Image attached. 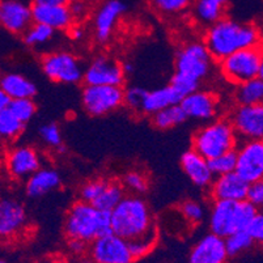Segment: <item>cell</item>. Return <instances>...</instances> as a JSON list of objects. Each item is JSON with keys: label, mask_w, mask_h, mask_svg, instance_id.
I'll return each mask as SVG.
<instances>
[{"label": "cell", "mask_w": 263, "mask_h": 263, "mask_svg": "<svg viewBox=\"0 0 263 263\" xmlns=\"http://www.w3.org/2000/svg\"><path fill=\"white\" fill-rule=\"evenodd\" d=\"M111 233L124 241L157 242V228L149 205L136 195H127L110 212Z\"/></svg>", "instance_id": "6da1fadb"}, {"label": "cell", "mask_w": 263, "mask_h": 263, "mask_svg": "<svg viewBox=\"0 0 263 263\" xmlns=\"http://www.w3.org/2000/svg\"><path fill=\"white\" fill-rule=\"evenodd\" d=\"M203 44L214 61L220 62L238 50L260 46L262 33L257 24L226 17L207 28Z\"/></svg>", "instance_id": "7a4b0ae2"}, {"label": "cell", "mask_w": 263, "mask_h": 263, "mask_svg": "<svg viewBox=\"0 0 263 263\" xmlns=\"http://www.w3.org/2000/svg\"><path fill=\"white\" fill-rule=\"evenodd\" d=\"M214 62L203 41H190L177 52L176 72L169 85L181 97H185L199 89L202 81L212 72Z\"/></svg>", "instance_id": "3957f363"}, {"label": "cell", "mask_w": 263, "mask_h": 263, "mask_svg": "<svg viewBox=\"0 0 263 263\" xmlns=\"http://www.w3.org/2000/svg\"><path fill=\"white\" fill-rule=\"evenodd\" d=\"M64 231L68 238H76L85 243L93 242L96 238L111 232L110 212L101 211L90 203L79 200L67 212Z\"/></svg>", "instance_id": "277c9868"}, {"label": "cell", "mask_w": 263, "mask_h": 263, "mask_svg": "<svg viewBox=\"0 0 263 263\" xmlns=\"http://www.w3.org/2000/svg\"><path fill=\"white\" fill-rule=\"evenodd\" d=\"M240 144L228 118H215L194 134L193 148L207 160L234 151Z\"/></svg>", "instance_id": "5b68a950"}, {"label": "cell", "mask_w": 263, "mask_h": 263, "mask_svg": "<svg viewBox=\"0 0 263 263\" xmlns=\"http://www.w3.org/2000/svg\"><path fill=\"white\" fill-rule=\"evenodd\" d=\"M258 209L248 202H227L216 200L212 204L209 216L210 233H214L221 238L237 231H243L249 221L258 214Z\"/></svg>", "instance_id": "8992f818"}, {"label": "cell", "mask_w": 263, "mask_h": 263, "mask_svg": "<svg viewBox=\"0 0 263 263\" xmlns=\"http://www.w3.org/2000/svg\"><path fill=\"white\" fill-rule=\"evenodd\" d=\"M220 73L228 83L241 84L253 79H263V50L260 46L238 50L219 62Z\"/></svg>", "instance_id": "52a82bcc"}, {"label": "cell", "mask_w": 263, "mask_h": 263, "mask_svg": "<svg viewBox=\"0 0 263 263\" xmlns=\"http://www.w3.org/2000/svg\"><path fill=\"white\" fill-rule=\"evenodd\" d=\"M45 75L54 83L76 84L83 80V64L76 55L67 51L49 52L41 62Z\"/></svg>", "instance_id": "ba28073f"}, {"label": "cell", "mask_w": 263, "mask_h": 263, "mask_svg": "<svg viewBox=\"0 0 263 263\" xmlns=\"http://www.w3.org/2000/svg\"><path fill=\"white\" fill-rule=\"evenodd\" d=\"M81 104L89 116L102 117L123 106V88L117 85H85Z\"/></svg>", "instance_id": "9c48e42d"}, {"label": "cell", "mask_w": 263, "mask_h": 263, "mask_svg": "<svg viewBox=\"0 0 263 263\" xmlns=\"http://www.w3.org/2000/svg\"><path fill=\"white\" fill-rule=\"evenodd\" d=\"M238 140H262L263 105H237L228 117Z\"/></svg>", "instance_id": "30bf717a"}, {"label": "cell", "mask_w": 263, "mask_h": 263, "mask_svg": "<svg viewBox=\"0 0 263 263\" xmlns=\"http://www.w3.org/2000/svg\"><path fill=\"white\" fill-rule=\"evenodd\" d=\"M234 172L248 183L262 181L263 178V142L246 140L236 148Z\"/></svg>", "instance_id": "8fae6325"}, {"label": "cell", "mask_w": 263, "mask_h": 263, "mask_svg": "<svg viewBox=\"0 0 263 263\" xmlns=\"http://www.w3.org/2000/svg\"><path fill=\"white\" fill-rule=\"evenodd\" d=\"M42 165V157L34 147L16 145L4 156V168L7 174L15 181H25L37 172Z\"/></svg>", "instance_id": "7c38bea8"}, {"label": "cell", "mask_w": 263, "mask_h": 263, "mask_svg": "<svg viewBox=\"0 0 263 263\" xmlns=\"http://www.w3.org/2000/svg\"><path fill=\"white\" fill-rule=\"evenodd\" d=\"M90 243L89 259L93 263H133L135 260L127 241L111 232L96 238Z\"/></svg>", "instance_id": "4fadbf2b"}, {"label": "cell", "mask_w": 263, "mask_h": 263, "mask_svg": "<svg viewBox=\"0 0 263 263\" xmlns=\"http://www.w3.org/2000/svg\"><path fill=\"white\" fill-rule=\"evenodd\" d=\"M124 75L122 63L116 59L100 55L93 59L83 71V80L85 85H117L122 87Z\"/></svg>", "instance_id": "5bb4252c"}, {"label": "cell", "mask_w": 263, "mask_h": 263, "mask_svg": "<svg viewBox=\"0 0 263 263\" xmlns=\"http://www.w3.org/2000/svg\"><path fill=\"white\" fill-rule=\"evenodd\" d=\"M179 106L182 107L186 118L212 121L219 116L220 99L211 90L197 89L182 97Z\"/></svg>", "instance_id": "9a60e30c"}, {"label": "cell", "mask_w": 263, "mask_h": 263, "mask_svg": "<svg viewBox=\"0 0 263 263\" xmlns=\"http://www.w3.org/2000/svg\"><path fill=\"white\" fill-rule=\"evenodd\" d=\"M33 24L32 4L25 0L0 2V25L12 34H23Z\"/></svg>", "instance_id": "2e32d148"}, {"label": "cell", "mask_w": 263, "mask_h": 263, "mask_svg": "<svg viewBox=\"0 0 263 263\" xmlns=\"http://www.w3.org/2000/svg\"><path fill=\"white\" fill-rule=\"evenodd\" d=\"M26 223V210L18 200L0 198V238H16L25 231Z\"/></svg>", "instance_id": "e0dca14e"}, {"label": "cell", "mask_w": 263, "mask_h": 263, "mask_svg": "<svg viewBox=\"0 0 263 263\" xmlns=\"http://www.w3.org/2000/svg\"><path fill=\"white\" fill-rule=\"evenodd\" d=\"M126 9L127 7L122 0H106L97 11L93 20V29L96 40L100 44L109 42Z\"/></svg>", "instance_id": "ac0fdd59"}, {"label": "cell", "mask_w": 263, "mask_h": 263, "mask_svg": "<svg viewBox=\"0 0 263 263\" xmlns=\"http://www.w3.org/2000/svg\"><path fill=\"white\" fill-rule=\"evenodd\" d=\"M228 259L224 238L214 233L200 237L189 255V263H228Z\"/></svg>", "instance_id": "d6986e66"}, {"label": "cell", "mask_w": 263, "mask_h": 263, "mask_svg": "<svg viewBox=\"0 0 263 263\" xmlns=\"http://www.w3.org/2000/svg\"><path fill=\"white\" fill-rule=\"evenodd\" d=\"M249 183L241 178L236 172L228 174L216 176L210 185V195L216 200H227V202H240L246 199V191Z\"/></svg>", "instance_id": "ffe728a7"}, {"label": "cell", "mask_w": 263, "mask_h": 263, "mask_svg": "<svg viewBox=\"0 0 263 263\" xmlns=\"http://www.w3.org/2000/svg\"><path fill=\"white\" fill-rule=\"evenodd\" d=\"M32 16L33 23L49 26L54 32L68 30L75 23L68 6L32 4Z\"/></svg>", "instance_id": "44dd1931"}, {"label": "cell", "mask_w": 263, "mask_h": 263, "mask_svg": "<svg viewBox=\"0 0 263 263\" xmlns=\"http://www.w3.org/2000/svg\"><path fill=\"white\" fill-rule=\"evenodd\" d=\"M181 166L194 185L200 189L210 187L214 174L210 169L209 160L200 156L194 149H189L181 157Z\"/></svg>", "instance_id": "7402d4cb"}, {"label": "cell", "mask_w": 263, "mask_h": 263, "mask_svg": "<svg viewBox=\"0 0 263 263\" xmlns=\"http://www.w3.org/2000/svg\"><path fill=\"white\" fill-rule=\"evenodd\" d=\"M62 185V177L52 168H42L25 179V193L30 198H41L57 190Z\"/></svg>", "instance_id": "603a6c76"}, {"label": "cell", "mask_w": 263, "mask_h": 263, "mask_svg": "<svg viewBox=\"0 0 263 263\" xmlns=\"http://www.w3.org/2000/svg\"><path fill=\"white\" fill-rule=\"evenodd\" d=\"M231 0H193V16L198 24L209 28L227 17Z\"/></svg>", "instance_id": "cb8c5ba5"}, {"label": "cell", "mask_w": 263, "mask_h": 263, "mask_svg": "<svg viewBox=\"0 0 263 263\" xmlns=\"http://www.w3.org/2000/svg\"><path fill=\"white\" fill-rule=\"evenodd\" d=\"M0 89L11 100L33 99L37 95V87L32 80L21 73L9 72L2 76Z\"/></svg>", "instance_id": "d4e9b609"}, {"label": "cell", "mask_w": 263, "mask_h": 263, "mask_svg": "<svg viewBox=\"0 0 263 263\" xmlns=\"http://www.w3.org/2000/svg\"><path fill=\"white\" fill-rule=\"evenodd\" d=\"M181 100H182V97L171 85L156 88L154 90H147L144 102H143L142 113L152 116V114L157 113L165 107L178 105Z\"/></svg>", "instance_id": "484cf974"}, {"label": "cell", "mask_w": 263, "mask_h": 263, "mask_svg": "<svg viewBox=\"0 0 263 263\" xmlns=\"http://www.w3.org/2000/svg\"><path fill=\"white\" fill-rule=\"evenodd\" d=\"M234 87V100L237 105L263 104V79H253Z\"/></svg>", "instance_id": "4316f807"}, {"label": "cell", "mask_w": 263, "mask_h": 263, "mask_svg": "<svg viewBox=\"0 0 263 263\" xmlns=\"http://www.w3.org/2000/svg\"><path fill=\"white\" fill-rule=\"evenodd\" d=\"M124 197L126 195H124V187L122 182L116 181V179H109L102 193L100 194V197L95 200L93 205L101 211L111 212Z\"/></svg>", "instance_id": "83f0119b"}, {"label": "cell", "mask_w": 263, "mask_h": 263, "mask_svg": "<svg viewBox=\"0 0 263 263\" xmlns=\"http://www.w3.org/2000/svg\"><path fill=\"white\" fill-rule=\"evenodd\" d=\"M151 117H152V124L159 130H169V128L177 127L187 119L179 104L165 107Z\"/></svg>", "instance_id": "f1b7e54d"}, {"label": "cell", "mask_w": 263, "mask_h": 263, "mask_svg": "<svg viewBox=\"0 0 263 263\" xmlns=\"http://www.w3.org/2000/svg\"><path fill=\"white\" fill-rule=\"evenodd\" d=\"M25 123L16 118L8 109L0 113V138L2 140L13 142L23 135L25 130Z\"/></svg>", "instance_id": "f546056e"}, {"label": "cell", "mask_w": 263, "mask_h": 263, "mask_svg": "<svg viewBox=\"0 0 263 263\" xmlns=\"http://www.w3.org/2000/svg\"><path fill=\"white\" fill-rule=\"evenodd\" d=\"M54 30L42 24L33 23L32 25L23 33L24 42L29 47H41L49 44L54 38Z\"/></svg>", "instance_id": "4dcf8cb0"}, {"label": "cell", "mask_w": 263, "mask_h": 263, "mask_svg": "<svg viewBox=\"0 0 263 263\" xmlns=\"http://www.w3.org/2000/svg\"><path fill=\"white\" fill-rule=\"evenodd\" d=\"M224 242H226V248L229 257H236V255L242 254L243 252L249 250L254 245V241L246 233L245 229L229 234L228 237L224 238Z\"/></svg>", "instance_id": "1f68e13d"}, {"label": "cell", "mask_w": 263, "mask_h": 263, "mask_svg": "<svg viewBox=\"0 0 263 263\" xmlns=\"http://www.w3.org/2000/svg\"><path fill=\"white\" fill-rule=\"evenodd\" d=\"M152 8L165 16L183 13L191 7L193 0H148Z\"/></svg>", "instance_id": "d6a6232c"}, {"label": "cell", "mask_w": 263, "mask_h": 263, "mask_svg": "<svg viewBox=\"0 0 263 263\" xmlns=\"http://www.w3.org/2000/svg\"><path fill=\"white\" fill-rule=\"evenodd\" d=\"M8 110L16 118L26 124L28 122L32 121L33 117L37 113V105L33 101V99L11 100Z\"/></svg>", "instance_id": "836d02e7"}, {"label": "cell", "mask_w": 263, "mask_h": 263, "mask_svg": "<svg viewBox=\"0 0 263 263\" xmlns=\"http://www.w3.org/2000/svg\"><path fill=\"white\" fill-rule=\"evenodd\" d=\"M209 165L214 177L232 173L236 169V149L209 160Z\"/></svg>", "instance_id": "e575fe53"}, {"label": "cell", "mask_w": 263, "mask_h": 263, "mask_svg": "<svg viewBox=\"0 0 263 263\" xmlns=\"http://www.w3.org/2000/svg\"><path fill=\"white\" fill-rule=\"evenodd\" d=\"M40 136L42 142L47 145V147L52 148L57 151H63V138H62L61 128L58 124L55 123H46L44 126H41L40 128Z\"/></svg>", "instance_id": "d590c367"}, {"label": "cell", "mask_w": 263, "mask_h": 263, "mask_svg": "<svg viewBox=\"0 0 263 263\" xmlns=\"http://www.w3.org/2000/svg\"><path fill=\"white\" fill-rule=\"evenodd\" d=\"M179 211H181L183 219L191 226L200 224L205 216L204 207H203L202 203L197 202V200H185L182 204L179 205Z\"/></svg>", "instance_id": "8d00e7d4"}, {"label": "cell", "mask_w": 263, "mask_h": 263, "mask_svg": "<svg viewBox=\"0 0 263 263\" xmlns=\"http://www.w3.org/2000/svg\"><path fill=\"white\" fill-rule=\"evenodd\" d=\"M145 95H147V89L142 87H130L127 89H123V105L131 111L142 113Z\"/></svg>", "instance_id": "74e56055"}, {"label": "cell", "mask_w": 263, "mask_h": 263, "mask_svg": "<svg viewBox=\"0 0 263 263\" xmlns=\"http://www.w3.org/2000/svg\"><path fill=\"white\" fill-rule=\"evenodd\" d=\"M122 185L124 189H128L135 194H143L149 187L148 178L143 172L140 171H131L124 174Z\"/></svg>", "instance_id": "f35d334b"}, {"label": "cell", "mask_w": 263, "mask_h": 263, "mask_svg": "<svg viewBox=\"0 0 263 263\" xmlns=\"http://www.w3.org/2000/svg\"><path fill=\"white\" fill-rule=\"evenodd\" d=\"M107 181L109 179L106 178H95L85 182L80 189V200L93 204L95 200L100 197V194L105 189Z\"/></svg>", "instance_id": "ab89813d"}, {"label": "cell", "mask_w": 263, "mask_h": 263, "mask_svg": "<svg viewBox=\"0 0 263 263\" xmlns=\"http://www.w3.org/2000/svg\"><path fill=\"white\" fill-rule=\"evenodd\" d=\"M246 233L252 237V240L255 242H262L263 241V215L258 212L253 217L245 228Z\"/></svg>", "instance_id": "60d3db41"}, {"label": "cell", "mask_w": 263, "mask_h": 263, "mask_svg": "<svg viewBox=\"0 0 263 263\" xmlns=\"http://www.w3.org/2000/svg\"><path fill=\"white\" fill-rule=\"evenodd\" d=\"M250 204L257 207L258 210L263 205V182L257 181V182L249 183L248 191H246V199Z\"/></svg>", "instance_id": "b9f144b4"}, {"label": "cell", "mask_w": 263, "mask_h": 263, "mask_svg": "<svg viewBox=\"0 0 263 263\" xmlns=\"http://www.w3.org/2000/svg\"><path fill=\"white\" fill-rule=\"evenodd\" d=\"M127 243L134 259H140V258L148 255L154 250L155 245H156V243L148 242V241H131V242Z\"/></svg>", "instance_id": "7bdbcfd3"}, {"label": "cell", "mask_w": 263, "mask_h": 263, "mask_svg": "<svg viewBox=\"0 0 263 263\" xmlns=\"http://www.w3.org/2000/svg\"><path fill=\"white\" fill-rule=\"evenodd\" d=\"M67 6H68V9H70L71 15H72L73 21H76L78 18H83L87 15L88 7L83 0H71Z\"/></svg>", "instance_id": "ee69618b"}, {"label": "cell", "mask_w": 263, "mask_h": 263, "mask_svg": "<svg viewBox=\"0 0 263 263\" xmlns=\"http://www.w3.org/2000/svg\"><path fill=\"white\" fill-rule=\"evenodd\" d=\"M67 248H68V252H70L71 254L76 255V257H80V255H83L87 252L88 243H85L84 241L76 240V238H68Z\"/></svg>", "instance_id": "f6af8a7d"}, {"label": "cell", "mask_w": 263, "mask_h": 263, "mask_svg": "<svg viewBox=\"0 0 263 263\" xmlns=\"http://www.w3.org/2000/svg\"><path fill=\"white\" fill-rule=\"evenodd\" d=\"M67 32H68V34H70L71 40L73 41H81L85 35V30L83 29L81 26H78V25H72L70 29L67 30Z\"/></svg>", "instance_id": "bcb514c9"}, {"label": "cell", "mask_w": 263, "mask_h": 263, "mask_svg": "<svg viewBox=\"0 0 263 263\" xmlns=\"http://www.w3.org/2000/svg\"><path fill=\"white\" fill-rule=\"evenodd\" d=\"M71 0H32V4H49V6H67Z\"/></svg>", "instance_id": "7dc6e473"}, {"label": "cell", "mask_w": 263, "mask_h": 263, "mask_svg": "<svg viewBox=\"0 0 263 263\" xmlns=\"http://www.w3.org/2000/svg\"><path fill=\"white\" fill-rule=\"evenodd\" d=\"M9 102H11V99H9L8 96H7L3 90L0 89V113H2L3 110L8 109Z\"/></svg>", "instance_id": "c3c4849f"}, {"label": "cell", "mask_w": 263, "mask_h": 263, "mask_svg": "<svg viewBox=\"0 0 263 263\" xmlns=\"http://www.w3.org/2000/svg\"><path fill=\"white\" fill-rule=\"evenodd\" d=\"M40 263H64V262L61 259H54V258H46V259L41 260Z\"/></svg>", "instance_id": "681fc988"}, {"label": "cell", "mask_w": 263, "mask_h": 263, "mask_svg": "<svg viewBox=\"0 0 263 263\" xmlns=\"http://www.w3.org/2000/svg\"><path fill=\"white\" fill-rule=\"evenodd\" d=\"M78 263H93V262H92V260H90V259H85V258H83V259L79 260Z\"/></svg>", "instance_id": "f907efd6"}, {"label": "cell", "mask_w": 263, "mask_h": 263, "mask_svg": "<svg viewBox=\"0 0 263 263\" xmlns=\"http://www.w3.org/2000/svg\"><path fill=\"white\" fill-rule=\"evenodd\" d=\"M0 263H8V260L4 259V258H0Z\"/></svg>", "instance_id": "816d5d0a"}, {"label": "cell", "mask_w": 263, "mask_h": 263, "mask_svg": "<svg viewBox=\"0 0 263 263\" xmlns=\"http://www.w3.org/2000/svg\"><path fill=\"white\" fill-rule=\"evenodd\" d=\"M2 76H3V73H2V70H0V80H2Z\"/></svg>", "instance_id": "f5cc1de1"}, {"label": "cell", "mask_w": 263, "mask_h": 263, "mask_svg": "<svg viewBox=\"0 0 263 263\" xmlns=\"http://www.w3.org/2000/svg\"><path fill=\"white\" fill-rule=\"evenodd\" d=\"M0 144H2V138H0Z\"/></svg>", "instance_id": "db71d44e"}]
</instances>
